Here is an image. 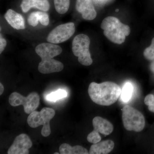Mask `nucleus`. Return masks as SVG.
I'll use <instances>...</instances> for the list:
<instances>
[{"label":"nucleus","instance_id":"obj_3","mask_svg":"<svg viewBox=\"0 0 154 154\" xmlns=\"http://www.w3.org/2000/svg\"><path fill=\"white\" fill-rule=\"evenodd\" d=\"M55 115V110L50 107H44L40 111H34L28 116L27 122L32 128H36L40 125H43L41 134L47 137L51 134L50 122Z\"/></svg>","mask_w":154,"mask_h":154},{"label":"nucleus","instance_id":"obj_11","mask_svg":"<svg viewBox=\"0 0 154 154\" xmlns=\"http://www.w3.org/2000/svg\"><path fill=\"white\" fill-rule=\"evenodd\" d=\"M63 68V64L53 58L42 59L38 66V71L44 74L61 72Z\"/></svg>","mask_w":154,"mask_h":154},{"label":"nucleus","instance_id":"obj_8","mask_svg":"<svg viewBox=\"0 0 154 154\" xmlns=\"http://www.w3.org/2000/svg\"><path fill=\"white\" fill-rule=\"evenodd\" d=\"M32 142L29 136L22 134L15 138L13 143L9 148L8 154H28L32 146Z\"/></svg>","mask_w":154,"mask_h":154},{"label":"nucleus","instance_id":"obj_15","mask_svg":"<svg viewBox=\"0 0 154 154\" xmlns=\"http://www.w3.org/2000/svg\"><path fill=\"white\" fill-rule=\"evenodd\" d=\"M114 143L113 141L106 140L99 142L94 144L91 146L89 154H107L109 153L114 147Z\"/></svg>","mask_w":154,"mask_h":154},{"label":"nucleus","instance_id":"obj_24","mask_svg":"<svg viewBox=\"0 0 154 154\" xmlns=\"http://www.w3.org/2000/svg\"><path fill=\"white\" fill-rule=\"evenodd\" d=\"M144 103L148 106V109L151 112L154 113V95L149 94L144 99Z\"/></svg>","mask_w":154,"mask_h":154},{"label":"nucleus","instance_id":"obj_6","mask_svg":"<svg viewBox=\"0 0 154 154\" xmlns=\"http://www.w3.org/2000/svg\"><path fill=\"white\" fill-rule=\"evenodd\" d=\"M9 102L13 107L23 105L25 113L30 114L38 107L40 103V97L36 92H32L27 97H25L15 92L9 96Z\"/></svg>","mask_w":154,"mask_h":154},{"label":"nucleus","instance_id":"obj_26","mask_svg":"<svg viewBox=\"0 0 154 154\" xmlns=\"http://www.w3.org/2000/svg\"><path fill=\"white\" fill-rule=\"evenodd\" d=\"M0 95H2L3 94V92L4 91V87L2 83H0Z\"/></svg>","mask_w":154,"mask_h":154},{"label":"nucleus","instance_id":"obj_1","mask_svg":"<svg viewBox=\"0 0 154 154\" xmlns=\"http://www.w3.org/2000/svg\"><path fill=\"white\" fill-rule=\"evenodd\" d=\"M122 90L118 85L113 82L97 84L91 83L88 92L94 103L102 106H110L115 103L121 96Z\"/></svg>","mask_w":154,"mask_h":154},{"label":"nucleus","instance_id":"obj_27","mask_svg":"<svg viewBox=\"0 0 154 154\" xmlns=\"http://www.w3.org/2000/svg\"><path fill=\"white\" fill-rule=\"evenodd\" d=\"M150 69L154 73V60L152 62L151 64Z\"/></svg>","mask_w":154,"mask_h":154},{"label":"nucleus","instance_id":"obj_23","mask_svg":"<svg viewBox=\"0 0 154 154\" xmlns=\"http://www.w3.org/2000/svg\"><path fill=\"white\" fill-rule=\"evenodd\" d=\"M39 22L42 25L44 26H47L49 23V16L47 13L45 12L37 11Z\"/></svg>","mask_w":154,"mask_h":154},{"label":"nucleus","instance_id":"obj_19","mask_svg":"<svg viewBox=\"0 0 154 154\" xmlns=\"http://www.w3.org/2000/svg\"><path fill=\"white\" fill-rule=\"evenodd\" d=\"M67 96V93L64 90H57L55 92H52L46 96V99L50 102H55L57 100L63 99Z\"/></svg>","mask_w":154,"mask_h":154},{"label":"nucleus","instance_id":"obj_12","mask_svg":"<svg viewBox=\"0 0 154 154\" xmlns=\"http://www.w3.org/2000/svg\"><path fill=\"white\" fill-rule=\"evenodd\" d=\"M5 19L8 23L14 29L22 30L25 28V21L21 14L9 9L5 15Z\"/></svg>","mask_w":154,"mask_h":154},{"label":"nucleus","instance_id":"obj_14","mask_svg":"<svg viewBox=\"0 0 154 154\" xmlns=\"http://www.w3.org/2000/svg\"><path fill=\"white\" fill-rule=\"evenodd\" d=\"M21 7L25 13L33 8L40 11H47L50 9V4L47 0H22Z\"/></svg>","mask_w":154,"mask_h":154},{"label":"nucleus","instance_id":"obj_18","mask_svg":"<svg viewBox=\"0 0 154 154\" xmlns=\"http://www.w3.org/2000/svg\"><path fill=\"white\" fill-rule=\"evenodd\" d=\"M56 11L60 14H66L69 10L70 0H54Z\"/></svg>","mask_w":154,"mask_h":154},{"label":"nucleus","instance_id":"obj_4","mask_svg":"<svg viewBox=\"0 0 154 154\" xmlns=\"http://www.w3.org/2000/svg\"><path fill=\"white\" fill-rule=\"evenodd\" d=\"M91 40L85 34H80L75 36L72 43V51L74 55L78 57L81 64L89 66L93 63L89 50Z\"/></svg>","mask_w":154,"mask_h":154},{"label":"nucleus","instance_id":"obj_13","mask_svg":"<svg viewBox=\"0 0 154 154\" xmlns=\"http://www.w3.org/2000/svg\"><path fill=\"white\" fill-rule=\"evenodd\" d=\"M93 125L94 131L105 135H108L113 132V126L112 123L100 116L94 117Z\"/></svg>","mask_w":154,"mask_h":154},{"label":"nucleus","instance_id":"obj_7","mask_svg":"<svg viewBox=\"0 0 154 154\" xmlns=\"http://www.w3.org/2000/svg\"><path fill=\"white\" fill-rule=\"evenodd\" d=\"M75 30V24L73 22L58 25L49 33L47 37V41L53 44L64 42L74 34Z\"/></svg>","mask_w":154,"mask_h":154},{"label":"nucleus","instance_id":"obj_21","mask_svg":"<svg viewBox=\"0 0 154 154\" xmlns=\"http://www.w3.org/2000/svg\"><path fill=\"white\" fill-rule=\"evenodd\" d=\"M102 138L99 134V133L95 131H93L88 135L87 140L89 142L92 143H96L101 141Z\"/></svg>","mask_w":154,"mask_h":154},{"label":"nucleus","instance_id":"obj_10","mask_svg":"<svg viewBox=\"0 0 154 154\" xmlns=\"http://www.w3.org/2000/svg\"><path fill=\"white\" fill-rule=\"evenodd\" d=\"M76 9L82 14L83 19L86 20H92L97 16V13L92 0H76Z\"/></svg>","mask_w":154,"mask_h":154},{"label":"nucleus","instance_id":"obj_20","mask_svg":"<svg viewBox=\"0 0 154 154\" xmlns=\"http://www.w3.org/2000/svg\"><path fill=\"white\" fill-rule=\"evenodd\" d=\"M143 55L148 60H154V37L152 40L151 44L146 48L143 51Z\"/></svg>","mask_w":154,"mask_h":154},{"label":"nucleus","instance_id":"obj_17","mask_svg":"<svg viewBox=\"0 0 154 154\" xmlns=\"http://www.w3.org/2000/svg\"><path fill=\"white\" fill-rule=\"evenodd\" d=\"M134 91V87L131 83L127 82L125 84L121 94V99L122 102H128L131 99Z\"/></svg>","mask_w":154,"mask_h":154},{"label":"nucleus","instance_id":"obj_25","mask_svg":"<svg viewBox=\"0 0 154 154\" xmlns=\"http://www.w3.org/2000/svg\"><path fill=\"white\" fill-rule=\"evenodd\" d=\"M7 45V41L6 39L3 38L1 34V37H0V54H2L3 51L5 50V48Z\"/></svg>","mask_w":154,"mask_h":154},{"label":"nucleus","instance_id":"obj_28","mask_svg":"<svg viewBox=\"0 0 154 154\" xmlns=\"http://www.w3.org/2000/svg\"><path fill=\"white\" fill-rule=\"evenodd\" d=\"M59 153H57V152H55L54 153V154H59Z\"/></svg>","mask_w":154,"mask_h":154},{"label":"nucleus","instance_id":"obj_5","mask_svg":"<svg viewBox=\"0 0 154 154\" xmlns=\"http://www.w3.org/2000/svg\"><path fill=\"white\" fill-rule=\"evenodd\" d=\"M122 119L125 128L129 131L140 132L145 125L142 113L129 105H125L122 108Z\"/></svg>","mask_w":154,"mask_h":154},{"label":"nucleus","instance_id":"obj_9","mask_svg":"<svg viewBox=\"0 0 154 154\" xmlns=\"http://www.w3.org/2000/svg\"><path fill=\"white\" fill-rule=\"evenodd\" d=\"M62 51L60 46L50 42L41 43L35 48L36 53L42 59L53 58L60 54Z\"/></svg>","mask_w":154,"mask_h":154},{"label":"nucleus","instance_id":"obj_22","mask_svg":"<svg viewBox=\"0 0 154 154\" xmlns=\"http://www.w3.org/2000/svg\"><path fill=\"white\" fill-rule=\"evenodd\" d=\"M39 19L37 12H34L31 13L28 17V22L29 25L35 27L38 25Z\"/></svg>","mask_w":154,"mask_h":154},{"label":"nucleus","instance_id":"obj_16","mask_svg":"<svg viewBox=\"0 0 154 154\" xmlns=\"http://www.w3.org/2000/svg\"><path fill=\"white\" fill-rule=\"evenodd\" d=\"M61 154H88V150L82 146L77 145L72 146L69 144L64 143L59 148Z\"/></svg>","mask_w":154,"mask_h":154},{"label":"nucleus","instance_id":"obj_2","mask_svg":"<svg viewBox=\"0 0 154 154\" xmlns=\"http://www.w3.org/2000/svg\"><path fill=\"white\" fill-rule=\"evenodd\" d=\"M101 28L104 30V35L107 39L115 44L123 43L126 36L131 33L129 26L122 23L115 17L105 18L102 21Z\"/></svg>","mask_w":154,"mask_h":154}]
</instances>
